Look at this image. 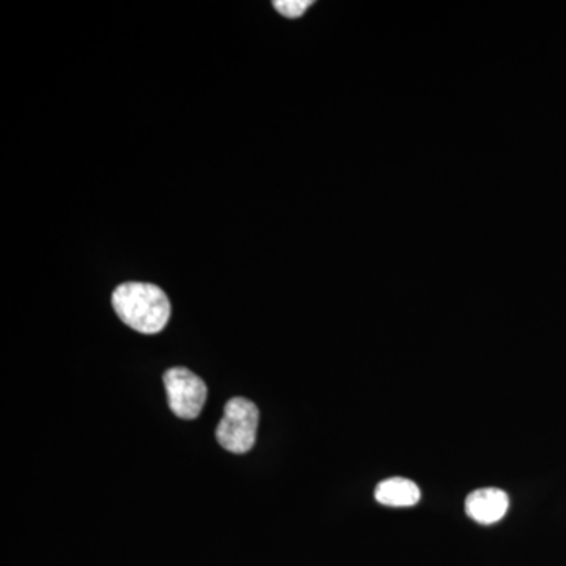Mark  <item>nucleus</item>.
I'll list each match as a JSON object with an SVG mask.
<instances>
[{
	"label": "nucleus",
	"mask_w": 566,
	"mask_h": 566,
	"mask_svg": "<svg viewBox=\"0 0 566 566\" xmlns=\"http://www.w3.org/2000/svg\"><path fill=\"white\" fill-rule=\"evenodd\" d=\"M115 314L137 333H161L172 315L169 297L153 283L126 282L112 294Z\"/></svg>",
	"instance_id": "1"
},
{
	"label": "nucleus",
	"mask_w": 566,
	"mask_h": 566,
	"mask_svg": "<svg viewBox=\"0 0 566 566\" xmlns=\"http://www.w3.org/2000/svg\"><path fill=\"white\" fill-rule=\"evenodd\" d=\"M259 420V408L248 398L237 397L227 401L222 420L216 430L219 444L238 455L249 452L256 441Z\"/></svg>",
	"instance_id": "2"
},
{
	"label": "nucleus",
	"mask_w": 566,
	"mask_h": 566,
	"mask_svg": "<svg viewBox=\"0 0 566 566\" xmlns=\"http://www.w3.org/2000/svg\"><path fill=\"white\" fill-rule=\"evenodd\" d=\"M170 411L180 419H197L207 401V385L200 376L185 367H175L164 375Z\"/></svg>",
	"instance_id": "3"
},
{
	"label": "nucleus",
	"mask_w": 566,
	"mask_h": 566,
	"mask_svg": "<svg viewBox=\"0 0 566 566\" xmlns=\"http://www.w3.org/2000/svg\"><path fill=\"white\" fill-rule=\"evenodd\" d=\"M509 495L497 488L476 490L465 499V513L479 524L499 523L509 512Z\"/></svg>",
	"instance_id": "4"
},
{
	"label": "nucleus",
	"mask_w": 566,
	"mask_h": 566,
	"mask_svg": "<svg viewBox=\"0 0 566 566\" xmlns=\"http://www.w3.org/2000/svg\"><path fill=\"white\" fill-rule=\"evenodd\" d=\"M375 497L379 504L401 509V506L416 505L420 501V490L411 480L394 476L379 483Z\"/></svg>",
	"instance_id": "5"
},
{
	"label": "nucleus",
	"mask_w": 566,
	"mask_h": 566,
	"mask_svg": "<svg viewBox=\"0 0 566 566\" xmlns=\"http://www.w3.org/2000/svg\"><path fill=\"white\" fill-rule=\"evenodd\" d=\"M312 6H314L312 0H274L273 2L274 9L289 20H297L303 17Z\"/></svg>",
	"instance_id": "6"
}]
</instances>
